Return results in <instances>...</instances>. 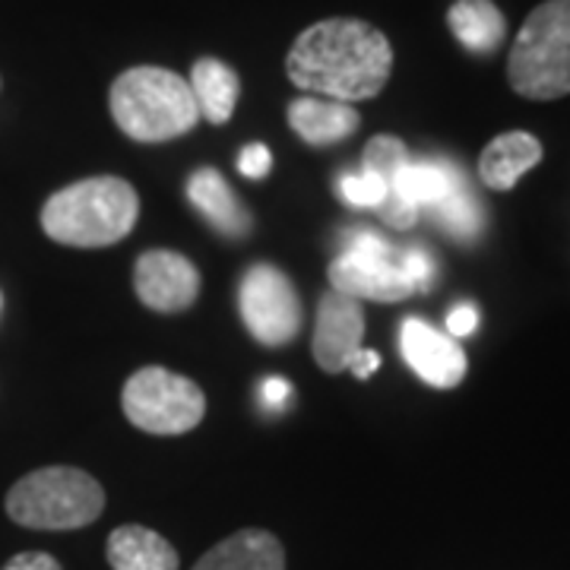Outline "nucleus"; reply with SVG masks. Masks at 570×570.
<instances>
[{
	"mask_svg": "<svg viewBox=\"0 0 570 570\" xmlns=\"http://www.w3.org/2000/svg\"><path fill=\"white\" fill-rule=\"evenodd\" d=\"M285 73L307 96L333 102H365L384 92L393 73V45L365 20L333 17L307 26L295 39Z\"/></svg>",
	"mask_w": 570,
	"mask_h": 570,
	"instance_id": "nucleus-1",
	"label": "nucleus"
},
{
	"mask_svg": "<svg viewBox=\"0 0 570 570\" xmlns=\"http://www.w3.org/2000/svg\"><path fill=\"white\" fill-rule=\"evenodd\" d=\"M140 219L134 184L115 175L86 178L51 194L41 206V228L51 242L67 247H108L124 242Z\"/></svg>",
	"mask_w": 570,
	"mask_h": 570,
	"instance_id": "nucleus-2",
	"label": "nucleus"
},
{
	"mask_svg": "<svg viewBox=\"0 0 570 570\" xmlns=\"http://www.w3.org/2000/svg\"><path fill=\"white\" fill-rule=\"evenodd\" d=\"M111 118L130 140L168 142L200 124V108L181 73L165 67H130L108 92Z\"/></svg>",
	"mask_w": 570,
	"mask_h": 570,
	"instance_id": "nucleus-3",
	"label": "nucleus"
},
{
	"mask_svg": "<svg viewBox=\"0 0 570 570\" xmlns=\"http://www.w3.org/2000/svg\"><path fill=\"white\" fill-rule=\"evenodd\" d=\"M508 80L532 102L570 96V0H546L527 17L510 48Z\"/></svg>",
	"mask_w": 570,
	"mask_h": 570,
	"instance_id": "nucleus-4",
	"label": "nucleus"
},
{
	"mask_svg": "<svg viewBox=\"0 0 570 570\" xmlns=\"http://www.w3.org/2000/svg\"><path fill=\"white\" fill-rule=\"evenodd\" d=\"M105 510L102 485L73 466H48L22 475L7 494V513L26 530H82Z\"/></svg>",
	"mask_w": 570,
	"mask_h": 570,
	"instance_id": "nucleus-5",
	"label": "nucleus"
},
{
	"mask_svg": "<svg viewBox=\"0 0 570 570\" xmlns=\"http://www.w3.org/2000/svg\"><path fill=\"white\" fill-rule=\"evenodd\" d=\"M121 406L134 428L171 438L187 434L204 422L206 396L190 377L153 365L127 377Z\"/></svg>",
	"mask_w": 570,
	"mask_h": 570,
	"instance_id": "nucleus-6",
	"label": "nucleus"
},
{
	"mask_svg": "<svg viewBox=\"0 0 570 570\" xmlns=\"http://www.w3.org/2000/svg\"><path fill=\"white\" fill-rule=\"evenodd\" d=\"M238 311L261 346H288L302 330V298L279 266L257 264L238 285Z\"/></svg>",
	"mask_w": 570,
	"mask_h": 570,
	"instance_id": "nucleus-7",
	"label": "nucleus"
},
{
	"mask_svg": "<svg viewBox=\"0 0 570 570\" xmlns=\"http://www.w3.org/2000/svg\"><path fill=\"white\" fill-rule=\"evenodd\" d=\"M134 288L137 298L149 311L178 314L197 302L200 295V273L178 250H146L134 266Z\"/></svg>",
	"mask_w": 570,
	"mask_h": 570,
	"instance_id": "nucleus-8",
	"label": "nucleus"
},
{
	"mask_svg": "<svg viewBox=\"0 0 570 570\" xmlns=\"http://www.w3.org/2000/svg\"><path fill=\"white\" fill-rule=\"evenodd\" d=\"M326 273H330V288L355 298V302L396 305V302H406L415 292L406 269L400 266V254L396 257H362V254L340 250Z\"/></svg>",
	"mask_w": 570,
	"mask_h": 570,
	"instance_id": "nucleus-9",
	"label": "nucleus"
},
{
	"mask_svg": "<svg viewBox=\"0 0 570 570\" xmlns=\"http://www.w3.org/2000/svg\"><path fill=\"white\" fill-rule=\"evenodd\" d=\"M400 348L406 365L425 381L428 387L450 390L463 384L466 377V352L463 346L438 326H431L422 317H409L400 330Z\"/></svg>",
	"mask_w": 570,
	"mask_h": 570,
	"instance_id": "nucleus-10",
	"label": "nucleus"
},
{
	"mask_svg": "<svg viewBox=\"0 0 570 570\" xmlns=\"http://www.w3.org/2000/svg\"><path fill=\"white\" fill-rule=\"evenodd\" d=\"M365 340V311L362 302L340 295V292H326L321 295L317 305V324H314V362L330 371L340 374L348 371V362L355 358V352L362 348Z\"/></svg>",
	"mask_w": 570,
	"mask_h": 570,
	"instance_id": "nucleus-11",
	"label": "nucleus"
},
{
	"mask_svg": "<svg viewBox=\"0 0 570 570\" xmlns=\"http://www.w3.org/2000/svg\"><path fill=\"white\" fill-rule=\"evenodd\" d=\"M187 200L225 238H245L250 213L216 168H197L187 181Z\"/></svg>",
	"mask_w": 570,
	"mask_h": 570,
	"instance_id": "nucleus-12",
	"label": "nucleus"
},
{
	"mask_svg": "<svg viewBox=\"0 0 570 570\" xmlns=\"http://www.w3.org/2000/svg\"><path fill=\"white\" fill-rule=\"evenodd\" d=\"M358 111L355 105L333 102L321 96H302L288 105V127L307 142V146H333L343 142L358 130Z\"/></svg>",
	"mask_w": 570,
	"mask_h": 570,
	"instance_id": "nucleus-13",
	"label": "nucleus"
},
{
	"mask_svg": "<svg viewBox=\"0 0 570 570\" xmlns=\"http://www.w3.org/2000/svg\"><path fill=\"white\" fill-rule=\"evenodd\" d=\"M194 570H285L283 542L266 530H242L206 551Z\"/></svg>",
	"mask_w": 570,
	"mask_h": 570,
	"instance_id": "nucleus-14",
	"label": "nucleus"
},
{
	"mask_svg": "<svg viewBox=\"0 0 570 570\" xmlns=\"http://www.w3.org/2000/svg\"><path fill=\"white\" fill-rule=\"evenodd\" d=\"M542 163V142L527 130L501 134L479 156V178L491 190H510L530 168Z\"/></svg>",
	"mask_w": 570,
	"mask_h": 570,
	"instance_id": "nucleus-15",
	"label": "nucleus"
},
{
	"mask_svg": "<svg viewBox=\"0 0 570 570\" xmlns=\"http://www.w3.org/2000/svg\"><path fill=\"white\" fill-rule=\"evenodd\" d=\"M108 564L115 570H178V551L146 527H118L108 535Z\"/></svg>",
	"mask_w": 570,
	"mask_h": 570,
	"instance_id": "nucleus-16",
	"label": "nucleus"
},
{
	"mask_svg": "<svg viewBox=\"0 0 570 570\" xmlns=\"http://www.w3.org/2000/svg\"><path fill=\"white\" fill-rule=\"evenodd\" d=\"M448 26L453 39L472 55H494L508 36V20L491 0H456L450 7Z\"/></svg>",
	"mask_w": 570,
	"mask_h": 570,
	"instance_id": "nucleus-17",
	"label": "nucleus"
},
{
	"mask_svg": "<svg viewBox=\"0 0 570 570\" xmlns=\"http://www.w3.org/2000/svg\"><path fill=\"white\" fill-rule=\"evenodd\" d=\"M190 92L197 99L200 118L209 124H225L235 115V105L242 96V80L228 63L216 58H200L190 70Z\"/></svg>",
	"mask_w": 570,
	"mask_h": 570,
	"instance_id": "nucleus-18",
	"label": "nucleus"
},
{
	"mask_svg": "<svg viewBox=\"0 0 570 570\" xmlns=\"http://www.w3.org/2000/svg\"><path fill=\"white\" fill-rule=\"evenodd\" d=\"M428 216L441 225L450 238H456V242H472V238H479V232L485 228V213H482L479 197H475L472 187H469L466 171L456 175V181H453V187L448 190V197L438 206H431Z\"/></svg>",
	"mask_w": 570,
	"mask_h": 570,
	"instance_id": "nucleus-19",
	"label": "nucleus"
},
{
	"mask_svg": "<svg viewBox=\"0 0 570 570\" xmlns=\"http://www.w3.org/2000/svg\"><path fill=\"white\" fill-rule=\"evenodd\" d=\"M412 156H409L406 142L400 140V137H390V134H381V137H371L365 146V156H362V168L367 171H374L381 181L387 184V194L393 181H396V175L403 171V165L409 163Z\"/></svg>",
	"mask_w": 570,
	"mask_h": 570,
	"instance_id": "nucleus-20",
	"label": "nucleus"
},
{
	"mask_svg": "<svg viewBox=\"0 0 570 570\" xmlns=\"http://www.w3.org/2000/svg\"><path fill=\"white\" fill-rule=\"evenodd\" d=\"M340 197L355 209H381L387 200V184L381 181L374 171L358 168V171H346L340 178Z\"/></svg>",
	"mask_w": 570,
	"mask_h": 570,
	"instance_id": "nucleus-21",
	"label": "nucleus"
},
{
	"mask_svg": "<svg viewBox=\"0 0 570 570\" xmlns=\"http://www.w3.org/2000/svg\"><path fill=\"white\" fill-rule=\"evenodd\" d=\"M348 254H362V257H396V247L374 228H348L343 235V247Z\"/></svg>",
	"mask_w": 570,
	"mask_h": 570,
	"instance_id": "nucleus-22",
	"label": "nucleus"
},
{
	"mask_svg": "<svg viewBox=\"0 0 570 570\" xmlns=\"http://www.w3.org/2000/svg\"><path fill=\"white\" fill-rule=\"evenodd\" d=\"M400 266L406 269V276L415 285V292H428L434 285L438 266H434V257L428 254L425 247H406V250H400Z\"/></svg>",
	"mask_w": 570,
	"mask_h": 570,
	"instance_id": "nucleus-23",
	"label": "nucleus"
},
{
	"mask_svg": "<svg viewBox=\"0 0 570 570\" xmlns=\"http://www.w3.org/2000/svg\"><path fill=\"white\" fill-rule=\"evenodd\" d=\"M269 168H273V156H269V149H266L264 142H250V146L242 149V156H238V171H242L245 178H250V181L266 178Z\"/></svg>",
	"mask_w": 570,
	"mask_h": 570,
	"instance_id": "nucleus-24",
	"label": "nucleus"
},
{
	"mask_svg": "<svg viewBox=\"0 0 570 570\" xmlns=\"http://www.w3.org/2000/svg\"><path fill=\"white\" fill-rule=\"evenodd\" d=\"M475 326H479V311L472 305H456L448 314V333L453 340H460V336H472L475 333Z\"/></svg>",
	"mask_w": 570,
	"mask_h": 570,
	"instance_id": "nucleus-25",
	"label": "nucleus"
},
{
	"mask_svg": "<svg viewBox=\"0 0 570 570\" xmlns=\"http://www.w3.org/2000/svg\"><path fill=\"white\" fill-rule=\"evenodd\" d=\"M3 570H61V564L45 551H22L17 558H10Z\"/></svg>",
	"mask_w": 570,
	"mask_h": 570,
	"instance_id": "nucleus-26",
	"label": "nucleus"
},
{
	"mask_svg": "<svg viewBox=\"0 0 570 570\" xmlns=\"http://www.w3.org/2000/svg\"><path fill=\"white\" fill-rule=\"evenodd\" d=\"M261 396H264L266 409H283L292 396V384L285 377H266L261 384Z\"/></svg>",
	"mask_w": 570,
	"mask_h": 570,
	"instance_id": "nucleus-27",
	"label": "nucleus"
},
{
	"mask_svg": "<svg viewBox=\"0 0 570 570\" xmlns=\"http://www.w3.org/2000/svg\"><path fill=\"white\" fill-rule=\"evenodd\" d=\"M377 367H381V355H377L374 348H358V352H355V358L348 362V371H352L358 381H367Z\"/></svg>",
	"mask_w": 570,
	"mask_h": 570,
	"instance_id": "nucleus-28",
	"label": "nucleus"
}]
</instances>
